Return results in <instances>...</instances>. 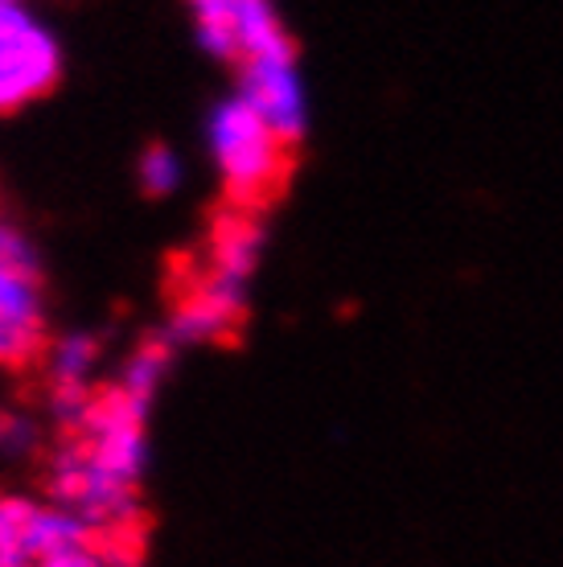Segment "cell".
Returning a JSON list of instances; mask_svg holds the SVG:
<instances>
[{"label": "cell", "mask_w": 563, "mask_h": 567, "mask_svg": "<svg viewBox=\"0 0 563 567\" xmlns=\"http://www.w3.org/2000/svg\"><path fill=\"white\" fill-rule=\"evenodd\" d=\"M206 148H211L214 173L226 189V202L243 206V210L268 206L293 169V161H288L293 144L280 141V132L239 95L223 100L211 112Z\"/></svg>", "instance_id": "obj_1"}, {"label": "cell", "mask_w": 563, "mask_h": 567, "mask_svg": "<svg viewBox=\"0 0 563 567\" xmlns=\"http://www.w3.org/2000/svg\"><path fill=\"white\" fill-rule=\"evenodd\" d=\"M149 408H153L149 399L115 383L108 391H95L83 420L71 427V444L86 465L132 494H141L149 468Z\"/></svg>", "instance_id": "obj_2"}, {"label": "cell", "mask_w": 563, "mask_h": 567, "mask_svg": "<svg viewBox=\"0 0 563 567\" xmlns=\"http://www.w3.org/2000/svg\"><path fill=\"white\" fill-rule=\"evenodd\" d=\"M45 354V292L33 243L0 218V370H29Z\"/></svg>", "instance_id": "obj_3"}, {"label": "cell", "mask_w": 563, "mask_h": 567, "mask_svg": "<svg viewBox=\"0 0 563 567\" xmlns=\"http://www.w3.org/2000/svg\"><path fill=\"white\" fill-rule=\"evenodd\" d=\"M62 79V45L42 17L21 4H0V115L45 100Z\"/></svg>", "instance_id": "obj_4"}, {"label": "cell", "mask_w": 563, "mask_h": 567, "mask_svg": "<svg viewBox=\"0 0 563 567\" xmlns=\"http://www.w3.org/2000/svg\"><path fill=\"white\" fill-rule=\"evenodd\" d=\"M91 539L95 535L54 502L0 494V567H33L42 564L45 555H58Z\"/></svg>", "instance_id": "obj_5"}, {"label": "cell", "mask_w": 563, "mask_h": 567, "mask_svg": "<svg viewBox=\"0 0 563 567\" xmlns=\"http://www.w3.org/2000/svg\"><path fill=\"white\" fill-rule=\"evenodd\" d=\"M243 312H247V284L226 280L211 268H197L173 297L170 338L185 341V346L226 341L243 326Z\"/></svg>", "instance_id": "obj_6"}, {"label": "cell", "mask_w": 563, "mask_h": 567, "mask_svg": "<svg viewBox=\"0 0 563 567\" xmlns=\"http://www.w3.org/2000/svg\"><path fill=\"white\" fill-rule=\"evenodd\" d=\"M239 100L252 103L255 112L280 132V141L296 144L309 132V86L296 66V50L243 62Z\"/></svg>", "instance_id": "obj_7"}, {"label": "cell", "mask_w": 563, "mask_h": 567, "mask_svg": "<svg viewBox=\"0 0 563 567\" xmlns=\"http://www.w3.org/2000/svg\"><path fill=\"white\" fill-rule=\"evenodd\" d=\"M95 367H99V338L95 333H62L54 346H45V383H50V408L66 427L83 420V412L95 399Z\"/></svg>", "instance_id": "obj_8"}, {"label": "cell", "mask_w": 563, "mask_h": 567, "mask_svg": "<svg viewBox=\"0 0 563 567\" xmlns=\"http://www.w3.org/2000/svg\"><path fill=\"white\" fill-rule=\"evenodd\" d=\"M259 256H264V227L255 210L226 202V210L214 214L211 235H206V268L226 280L247 284L259 268Z\"/></svg>", "instance_id": "obj_9"}, {"label": "cell", "mask_w": 563, "mask_h": 567, "mask_svg": "<svg viewBox=\"0 0 563 567\" xmlns=\"http://www.w3.org/2000/svg\"><path fill=\"white\" fill-rule=\"evenodd\" d=\"M243 0H190L197 45L218 62H235V25Z\"/></svg>", "instance_id": "obj_10"}, {"label": "cell", "mask_w": 563, "mask_h": 567, "mask_svg": "<svg viewBox=\"0 0 563 567\" xmlns=\"http://www.w3.org/2000/svg\"><path fill=\"white\" fill-rule=\"evenodd\" d=\"M170 367H173V338L170 333H165V338H144L141 346L127 354L124 374H120V386L153 403V395L161 391Z\"/></svg>", "instance_id": "obj_11"}, {"label": "cell", "mask_w": 563, "mask_h": 567, "mask_svg": "<svg viewBox=\"0 0 563 567\" xmlns=\"http://www.w3.org/2000/svg\"><path fill=\"white\" fill-rule=\"evenodd\" d=\"M136 177H141L144 194H153V198H170L173 189L182 185L185 165L170 144H153V148H144L141 165H136Z\"/></svg>", "instance_id": "obj_12"}, {"label": "cell", "mask_w": 563, "mask_h": 567, "mask_svg": "<svg viewBox=\"0 0 563 567\" xmlns=\"http://www.w3.org/2000/svg\"><path fill=\"white\" fill-rule=\"evenodd\" d=\"M38 444V427L25 415L0 412V456H25Z\"/></svg>", "instance_id": "obj_13"}, {"label": "cell", "mask_w": 563, "mask_h": 567, "mask_svg": "<svg viewBox=\"0 0 563 567\" xmlns=\"http://www.w3.org/2000/svg\"><path fill=\"white\" fill-rule=\"evenodd\" d=\"M33 567H115L112 559H108V551L99 547V539L91 543H79V547H66V551L58 555H45L42 564Z\"/></svg>", "instance_id": "obj_14"}, {"label": "cell", "mask_w": 563, "mask_h": 567, "mask_svg": "<svg viewBox=\"0 0 563 567\" xmlns=\"http://www.w3.org/2000/svg\"><path fill=\"white\" fill-rule=\"evenodd\" d=\"M0 4H21V0H0Z\"/></svg>", "instance_id": "obj_15"}]
</instances>
